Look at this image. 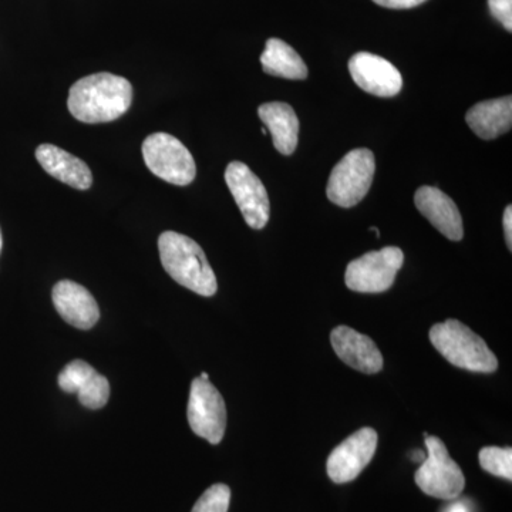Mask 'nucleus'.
Listing matches in <instances>:
<instances>
[{"instance_id":"12","label":"nucleus","mask_w":512,"mask_h":512,"mask_svg":"<svg viewBox=\"0 0 512 512\" xmlns=\"http://www.w3.org/2000/svg\"><path fill=\"white\" fill-rule=\"evenodd\" d=\"M330 343L339 359L359 372L375 375L383 369L382 352L376 343L349 326L333 329Z\"/></svg>"},{"instance_id":"21","label":"nucleus","mask_w":512,"mask_h":512,"mask_svg":"<svg viewBox=\"0 0 512 512\" xmlns=\"http://www.w3.org/2000/svg\"><path fill=\"white\" fill-rule=\"evenodd\" d=\"M77 396H79V402L82 406L90 410H99L109 402V380L101 376L100 373H96V375L86 383V386L77 393Z\"/></svg>"},{"instance_id":"27","label":"nucleus","mask_w":512,"mask_h":512,"mask_svg":"<svg viewBox=\"0 0 512 512\" xmlns=\"http://www.w3.org/2000/svg\"><path fill=\"white\" fill-rule=\"evenodd\" d=\"M427 454L424 453V451H414L412 460L416 461V463H423L424 460H426Z\"/></svg>"},{"instance_id":"30","label":"nucleus","mask_w":512,"mask_h":512,"mask_svg":"<svg viewBox=\"0 0 512 512\" xmlns=\"http://www.w3.org/2000/svg\"><path fill=\"white\" fill-rule=\"evenodd\" d=\"M370 231L376 232L377 237H380V231L376 227L370 228Z\"/></svg>"},{"instance_id":"18","label":"nucleus","mask_w":512,"mask_h":512,"mask_svg":"<svg viewBox=\"0 0 512 512\" xmlns=\"http://www.w3.org/2000/svg\"><path fill=\"white\" fill-rule=\"evenodd\" d=\"M262 69L271 76L288 80H305L308 67L292 46L281 39H269L261 56Z\"/></svg>"},{"instance_id":"20","label":"nucleus","mask_w":512,"mask_h":512,"mask_svg":"<svg viewBox=\"0 0 512 512\" xmlns=\"http://www.w3.org/2000/svg\"><path fill=\"white\" fill-rule=\"evenodd\" d=\"M96 373L89 363L83 362V360H73L60 372L57 382L63 392L77 394Z\"/></svg>"},{"instance_id":"10","label":"nucleus","mask_w":512,"mask_h":512,"mask_svg":"<svg viewBox=\"0 0 512 512\" xmlns=\"http://www.w3.org/2000/svg\"><path fill=\"white\" fill-rule=\"evenodd\" d=\"M375 429L365 427L340 443L328 458V476L333 483L345 484L355 480L369 466L377 448Z\"/></svg>"},{"instance_id":"9","label":"nucleus","mask_w":512,"mask_h":512,"mask_svg":"<svg viewBox=\"0 0 512 512\" xmlns=\"http://www.w3.org/2000/svg\"><path fill=\"white\" fill-rule=\"evenodd\" d=\"M225 181L249 227L264 228L269 221L271 205L262 181L241 161H232L228 165Z\"/></svg>"},{"instance_id":"14","label":"nucleus","mask_w":512,"mask_h":512,"mask_svg":"<svg viewBox=\"0 0 512 512\" xmlns=\"http://www.w3.org/2000/svg\"><path fill=\"white\" fill-rule=\"evenodd\" d=\"M414 204L424 218L450 241L464 237L463 218L457 205L439 188L421 187L414 195Z\"/></svg>"},{"instance_id":"23","label":"nucleus","mask_w":512,"mask_h":512,"mask_svg":"<svg viewBox=\"0 0 512 512\" xmlns=\"http://www.w3.org/2000/svg\"><path fill=\"white\" fill-rule=\"evenodd\" d=\"M488 8L508 32L512 30V0H488Z\"/></svg>"},{"instance_id":"15","label":"nucleus","mask_w":512,"mask_h":512,"mask_svg":"<svg viewBox=\"0 0 512 512\" xmlns=\"http://www.w3.org/2000/svg\"><path fill=\"white\" fill-rule=\"evenodd\" d=\"M36 158L43 170L56 180L76 190L84 191L92 187L93 175L89 165L62 148L53 144H42L37 147Z\"/></svg>"},{"instance_id":"22","label":"nucleus","mask_w":512,"mask_h":512,"mask_svg":"<svg viewBox=\"0 0 512 512\" xmlns=\"http://www.w3.org/2000/svg\"><path fill=\"white\" fill-rule=\"evenodd\" d=\"M231 490L228 485L214 484L201 495L191 512H228Z\"/></svg>"},{"instance_id":"26","label":"nucleus","mask_w":512,"mask_h":512,"mask_svg":"<svg viewBox=\"0 0 512 512\" xmlns=\"http://www.w3.org/2000/svg\"><path fill=\"white\" fill-rule=\"evenodd\" d=\"M451 501H453V503L448 504L443 512H473V504L470 503V500Z\"/></svg>"},{"instance_id":"5","label":"nucleus","mask_w":512,"mask_h":512,"mask_svg":"<svg viewBox=\"0 0 512 512\" xmlns=\"http://www.w3.org/2000/svg\"><path fill=\"white\" fill-rule=\"evenodd\" d=\"M375 154L367 148H356L346 154L329 177L328 198L333 204L352 208L366 197L373 183Z\"/></svg>"},{"instance_id":"8","label":"nucleus","mask_w":512,"mask_h":512,"mask_svg":"<svg viewBox=\"0 0 512 512\" xmlns=\"http://www.w3.org/2000/svg\"><path fill=\"white\" fill-rule=\"evenodd\" d=\"M188 423L191 430L211 444H220L227 429V406L210 380L195 377L188 400Z\"/></svg>"},{"instance_id":"3","label":"nucleus","mask_w":512,"mask_h":512,"mask_svg":"<svg viewBox=\"0 0 512 512\" xmlns=\"http://www.w3.org/2000/svg\"><path fill=\"white\" fill-rule=\"evenodd\" d=\"M434 348L447 362L476 373H494L498 359L483 338L460 320L447 319L430 329Z\"/></svg>"},{"instance_id":"6","label":"nucleus","mask_w":512,"mask_h":512,"mask_svg":"<svg viewBox=\"0 0 512 512\" xmlns=\"http://www.w3.org/2000/svg\"><path fill=\"white\" fill-rule=\"evenodd\" d=\"M143 157L148 170L167 183L188 185L197 175V165L190 150L170 134L148 136L143 143Z\"/></svg>"},{"instance_id":"17","label":"nucleus","mask_w":512,"mask_h":512,"mask_svg":"<svg viewBox=\"0 0 512 512\" xmlns=\"http://www.w3.org/2000/svg\"><path fill=\"white\" fill-rule=\"evenodd\" d=\"M466 121L468 127L483 140H494L508 133L512 127L511 96L481 101L468 110Z\"/></svg>"},{"instance_id":"24","label":"nucleus","mask_w":512,"mask_h":512,"mask_svg":"<svg viewBox=\"0 0 512 512\" xmlns=\"http://www.w3.org/2000/svg\"><path fill=\"white\" fill-rule=\"evenodd\" d=\"M379 6L387 9H412L426 0H373Z\"/></svg>"},{"instance_id":"16","label":"nucleus","mask_w":512,"mask_h":512,"mask_svg":"<svg viewBox=\"0 0 512 512\" xmlns=\"http://www.w3.org/2000/svg\"><path fill=\"white\" fill-rule=\"evenodd\" d=\"M258 114L271 133L276 150L284 156H291L299 140V120L295 110L289 104L274 101L262 104Z\"/></svg>"},{"instance_id":"13","label":"nucleus","mask_w":512,"mask_h":512,"mask_svg":"<svg viewBox=\"0 0 512 512\" xmlns=\"http://www.w3.org/2000/svg\"><path fill=\"white\" fill-rule=\"evenodd\" d=\"M57 313L74 328L92 329L100 319V309L92 293L73 281L57 282L52 292Z\"/></svg>"},{"instance_id":"2","label":"nucleus","mask_w":512,"mask_h":512,"mask_svg":"<svg viewBox=\"0 0 512 512\" xmlns=\"http://www.w3.org/2000/svg\"><path fill=\"white\" fill-rule=\"evenodd\" d=\"M161 264L177 284L201 296L217 293V276L204 251L194 239L174 231H165L158 238Z\"/></svg>"},{"instance_id":"25","label":"nucleus","mask_w":512,"mask_h":512,"mask_svg":"<svg viewBox=\"0 0 512 512\" xmlns=\"http://www.w3.org/2000/svg\"><path fill=\"white\" fill-rule=\"evenodd\" d=\"M504 232L505 241H507L508 248H512V207L508 205L504 211Z\"/></svg>"},{"instance_id":"1","label":"nucleus","mask_w":512,"mask_h":512,"mask_svg":"<svg viewBox=\"0 0 512 512\" xmlns=\"http://www.w3.org/2000/svg\"><path fill=\"white\" fill-rule=\"evenodd\" d=\"M131 100L133 87L127 79L96 73L73 84L67 106L74 119L82 123H110L127 113Z\"/></svg>"},{"instance_id":"7","label":"nucleus","mask_w":512,"mask_h":512,"mask_svg":"<svg viewBox=\"0 0 512 512\" xmlns=\"http://www.w3.org/2000/svg\"><path fill=\"white\" fill-rule=\"evenodd\" d=\"M403 262V251L397 247L369 252L350 262L346 268V286L350 291L360 293L386 292L392 288Z\"/></svg>"},{"instance_id":"19","label":"nucleus","mask_w":512,"mask_h":512,"mask_svg":"<svg viewBox=\"0 0 512 512\" xmlns=\"http://www.w3.org/2000/svg\"><path fill=\"white\" fill-rule=\"evenodd\" d=\"M480 466L493 476L512 480V448L484 447L480 451Z\"/></svg>"},{"instance_id":"29","label":"nucleus","mask_w":512,"mask_h":512,"mask_svg":"<svg viewBox=\"0 0 512 512\" xmlns=\"http://www.w3.org/2000/svg\"><path fill=\"white\" fill-rule=\"evenodd\" d=\"M200 379L202 380H210V376H208V373H201Z\"/></svg>"},{"instance_id":"31","label":"nucleus","mask_w":512,"mask_h":512,"mask_svg":"<svg viewBox=\"0 0 512 512\" xmlns=\"http://www.w3.org/2000/svg\"><path fill=\"white\" fill-rule=\"evenodd\" d=\"M262 134H268V130H266V127H262Z\"/></svg>"},{"instance_id":"4","label":"nucleus","mask_w":512,"mask_h":512,"mask_svg":"<svg viewBox=\"0 0 512 512\" xmlns=\"http://www.w3.org/2000/svg\"><path fill=\"white\" fill-rule=\"evenodd\" d=\"M426 437L427 457L414 474V481L424 494L439 500H456L466 487V478L460 466L448 454L446 444L439 437Z\"/></svg>"},{"instance_id":"11","label":"nucleus","mask_w":512,"mask_h":512,"mask_svg":"<svg viewBox=\"0 0 512 512\" xmlns=\"http://www.w3.org/2000/svg\"><path fill=\"white\" fill-rule=\"evenodd\" d=\"M349 72L353 82L366 93L377 97H393L403 87L402 74L389 60L360 52L350 59Z\"/></svg>"},{"instance_id":"28","label":"nucleus","mask_w":512,"mask_h":512,"mask_svg":"<svg viewBox=\"0 0 512 512\" xmlns=\"http://www.w3.org/2000/svg\"><path fill=\"white\" fill-rule=\"evenodd\" d=\"M3 248V237H2V229H0V254H2Z\"/></svg>"}]
</instances>
